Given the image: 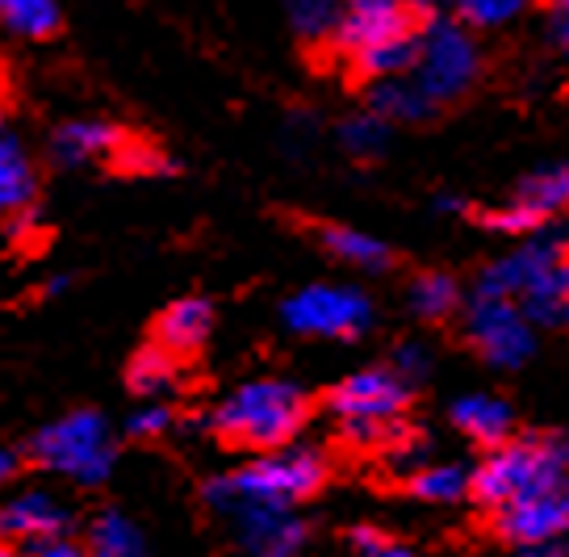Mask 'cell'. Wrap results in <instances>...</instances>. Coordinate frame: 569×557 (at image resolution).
<instances>
[{"label": "cell", "instance_id": "1", "mask_svg": "<svg viewBox=\"0 0 569 557\" xmlns=\"http://www.w3.org/2000/svg\"><path fill=\"white\" fill-rule=\"evenodd\" d=\"M415 9L407 0H339L327 38L369 80L402 76L415 59Z\"/></svg>", "mask_w": 569, "mask_h": 557}, {"label": "cell", "instance_id": "2", "mask_svg": "<svg viewBox=\"0 0 569 557\" xmlns=\"http://www.w3.org/2000/svg\"><path fill=\"white\" fill-rule=\"evenodd\" d=\"M481 294H502L532 319V327H561L569 310V265L561 235L528 239L481 272Z\"/></svg>", "mask_w": 569, "mask_h": 557}, {"label": "cell", "instance_id": "3", "mask_svg": "<svg viewBox=\"0 0 569 557\" xmlns=\"http://www.w3.org/2000/svg\"><path fill=\"white\" fill-rule=\"evenodd\" d=\"M306 395L289 381H248L218 402L210 428L239 449H281L306 428Z\"/></svg>", "mask_w": 569, "mask_h": 557}, {"label": "cell", "instance_id": "4", "mask_svg": "<svg viewBox=\"0 0 569 557\" xmlns=\"http://www.w3.org/2000/svg\"><path fill=\"white\" fill-rule=\"evenodd\" d=\"M569 449L561 431L549 436H523V440H502L490 449V457L469 474V490L486 507H502L519 495H540V490H566Z\"/></svg>", "mask_w": 569, "mask_h": 557}, {"label": "cell", "instance_id": "5", "mask_svg": "<svg viewBox=\"0 0 569 557\" xmlns=\"http://www.w3.org/2000/svg\"><path fill=\"white\" fill-rule=\"evenodd\" d=\"M327 478V461L315 449H268L239 474L213 478L206 486V504L218 507L227 499H256V504L293 507L310 499Z\"/></svg>", "mask_w": 569, "mask_h": 557}, {"label": "cell", "instance_id": "6", "mask_svg": "<svg viewBox=\"0 0 569 557\" xmlns=\"http://www.w3.org/2000/svg\"><path fill=\"white\" fill-rule=\"evenodd\" d=\"M410 80L419 84L431 106H452L478 84L481 51L478 38L465 30L461 21H427L415 30V59H410Z\"/></svg>", "mask_w": 569, "mask_h": 557}, {"label": "cell", "instance_id": "7", "mask_svg": "<svg viewBox=\"0 0 569 557\" xmlns=\"http://www.w3.org/2000/svg\"><path fill=\"white\" fill-rule=\"evenodd\" d=\"M34 461L51 474H63L71 483L97 486L109 478L113 469V440H109V424L97 411H71L54 419L34 436Z\"/></svg>", "mask_w": 569, "mask_h": 557}, {"label": "cell", "instance_id": "8", "mask_svg": "<svg viewBox=\"0 0 569 557\" xmlns=\"http://www.w3.org/2000/svg\"><path fill=\"white\" fill-rule=\"evenodd\" d=\"M407 402L410 381H402L393 369H360L327 395V411L343 424V436L352 445H377L393 436V419Z\"/></svg>", "mask_w": 569, "mask_h": 557}, {"label": "cell", "instance_id": "9", "mask_svg": "<svg viewBox=\"0 0 569 557\" xmlns=\"http://www.w3.org/2000/svg\"><path fill=\"white\" fill-rule=\"evenodd\" d=\"M281 319L298 336L356 340L373 324V302L352 286H306L281 306Z\"/></svg>", "mask_w": 569, "mask_h": 557}, {"label": "cell", "instance_id": "10", "mask_svg": "<svg viewBox=\"0 0 569 557\" xmlns=\"http://www.w3.org/2000/svg\"><path fill=\"white\" fill-rule=\"evenodd\" d=\"M465 331L481 357L498 369H516L536 352V327L511 298L473 289V302L465 315Z\"/></svg>", "mask_w": 569, "mask_h": 557}, {"label": "cell", "instance_id": "11", "mask_svg": "<svg viewBox=\"0 0 569 557\" xmlns=\"http://www.w3.org/2000/svg\"><path fill=\"white\" fill-rule=\"evenodd\" d=\"M213 511H222L234 524V537L248 557H298L306 540V524L293 516V507L256 504V499H227Z\"/></svg>", "mask_w": 569, "mask_h": 557}, {"label": "cell", "instance_id": "12", "mask_svg": "<svg viewBox=\"0 0 569 557\" xmlns=\"http://www.w3.org/2000/svg\"><path fill=\"white\" fill-rule=\"evenodd\" d=\"M498 533L511 545H545L561 540L569 524V495L566 490H540V495H519L511 504L495 507Z\"/></svg>", "mask_w": 569, "mask_h": 557}, {"label": "cell", "instance_id": "13", "mask_svg": "<svg viewBox=\"0 0 569 557\" xmlns=\"http://www.w3.org/2000/svg\"><path fill=\"white\" fill-rule=\"evenodd\" d=\"M63 528H68V511L47 490H26L0 507V537L9 545H42L51 537H63Z\"/></svg>", "mask_w": 569, "mask_h": 557}, {"label": "cell", "instance_id": "14", "mask_svg": "<svg viewBox=\"0 0 569 557\" xmlns=\"http://www.w3.org/2000/svg\"><path fill=\"white\" fill-rule=\"evenodd\" d=\"M213 331V306L206 298H180L160 315L156 324V344L168 348L172 357H189L197 348H206Z\"/></svg>", "mask_w": 569, "mask_h": 557}, {"label": "cell", "instance_id": "15", "mask_svg": "<svg viewBox=\"0 0 569 557\" xmlns=\"http://www.w3.org/2000/svg\"><path fill=\"white\" fill-rule=\"evenodd\" d=\"M452 424L469 436V440H478L486 449H495L502 440H511V428H516V415L511 407L495 395H465L452 402Z\"/></svg>", "mask_w": 569, "mask_h": 557}, {"label": "cell", "instance_id": "16", "mask_svg": "<svg viewBox=\"0 0 569 557\" xmlns=\"http://www.w3.org/2000/svg\"><path fill=\"white\" fill-rule=\"evenodd\" d=\"M122 143H126V135L118 127H109L101 118H76V122L59 127V135H54V156L63 163L113 160Z\"/></svg>", "mask_w": 569, "mask_h": 557}, {"label": "cell", "instance_id": "17", "mask_svg": "<svg viewBox=\"0 0 569 557\" xmlns=\"http://www.w3.org/2000/svg\"><path fill=\"white\" fill-rule=\"evenodd\" d=\"M369 106H373V113H381L386 122H423V118L436 113V106L419 92V84H415L407 72L373 80V97H369Z\"/></svg>", "mask_w": 569, "mask_h": 557}, {"label": "cell", "instance_id": "18", "mask_svg": "<svg viewBox=\"0 0 569 557\" xmlns=\"http://www.w3.org/2000/svg\"><path fill=\"white\" fill-rule=\"evenodd\" d=\"M34 198V172L21 143L0 127V218L26 210V201Z\"/></svg>", "mask_w": 569, "mask_h": 557}, {"label": "cell", "instance_id": "19", "mask_svg": "<svg viewBox=\"0 0 569 557\" xmlns=\"http://www.w3.org/2000/svg\"><path fill=\"white\" fill-rule=\"evenodd\" d=\"M566 198H569V177L561 163H552V168H540V172H532V177L523 180L516 189V206L519 210H528V215L545 227L549 218H557L561 210H566Z\"/></svg>", "mask_w": 569, "mask_h": 557}, {"label": "cell", "instance_id": "20", "mask_svg": "<svg viewBox=\"0 0 569 557\" xmlns=\"http://www.w3.org/2000/svg\"><path fill=\"white\" fill-rule=\"evenodd\" d=\"M322 248L343 260V265H352V269H365V272H381L390 265V248L369 231H356V227H322L319 231Z\"/></svg>", "mask_w": 569, "mask_h": 557}, {"label": "cell", "instance_id": "21", "mask_svg": "<svg viewBox=\"0 0 569 557\" xmlns=\"http://www.w3.org/2000/svg\"><path fill=\"white\" fill-rule=\"evenodd\" d=\"M89 557H142L139 524L122 516V511L97 516L89 533Z\"/></svg>", "mask_w": 569, "mask_h": 557}, {"label": "cell", "instance_id": "22", "mask_svg": "<svg viewBox=\"0 0 569 557\" xmlns=\"http://www.w3.org/2000/svg\"><path fill=\"white\" fill-rule=\"evenodd\" d=\"M461 306V286L448 277V272H419L415 286H410V310L427 319V324H440L452 310Z\"/></svg>", "mask_w": 569, "mask_h": 557}, {"label": "cell", "instance_id": "23", "mask_svg": "<svg viewBox=\"0 0 569 557\" xmlns=\"http://www.w3.org/2000/svg\"><path fill=\"white\" fill-rule=\"evenodd\" d=\"M0 26L21 38H51L59 30V0H0Z\"/></svg>", "mask_w": 569, "mask_h": 557}, {"label": "cell", "instance_id": "24", "mask_svg": "<svg viewBox=\"0 0 569 557\" xmlns=\"http://www.w3.org/2000/svg\"><path fill=\"white\" fill-rule=\"evenodd\" d=\"M130 390L142 398L151 395H163L172 381H177V357L168 352V348H160V344H151V348H139L134 352V360H130Z\"/></svg>", "mask_w": 569, "mask_h": 557}, {"label": "cell", "instance_id": "25", "mask_svg": "<svg viewBox=\"0 0 569 557\" xmlns=\"http://www.w3.org/2000/svg\"><path fill=\"white\" fill-rule=\"evenodd\" d=\"M452 9L465 30H507L532 9V0H452Z\"/></svg>", "mask_w": 569, "mask_h": 557}, {"label": "cell", "instance_id": "26", "mask_svg": "<svg viewBox=\"0 0 569 557\" xmlns=\"http://www.w3.org/2000/svg\"><path fill=\"white\" fill-rule=\"evenodd\" d=\"M410 490L427 504H457L469 495V469L465 466H423L415 469Z\"/></svg>", "mask_w": 569, "mask_h": 557}, {"label": "cell", "instance_id": "27", "mask_svg": "<svg viewBox=\"0 0 569 557\" xmlns=\"http://www.w3.org/2000/svg\"><path fill=\"white\" fill-rule=\"evenodd\" d=\"M339 139H343V147L352 151V156H360V160H373V156H381L386 151V139H390V122L381 118V113H356V118H348L343 122V130H339Z\"/></svg>", "mask_w": 569, "mask_h": 557}, {"label": "cell", "instance_id": "28", "mask_svg": "<svg viewBox=\"0 0 569 557\" xmlns=\"http://www.w3.org/2000/svg\"><path fill=\"white\" fill-rule=\"evenodd\" d=\"M284 13L302 38H327L339 13V0H284Z\"/></svg>", "mask_w": 569, "mask_h": 557}, {"label": "cell", "instance_id": "29", "mask_svg": "<svg viewBox=\"0 0 569 557\" xmlns=\"http://www.w3.org/2000/svg\"><path fill=\"white\" fill-rule=\"evenodd\" d=\"M352 554L356 557H427L423 549H415V545H402V540L386 537V533H377V528H352Z\"/></svg>", "mask_w": 569, "mask_h": 557}, {"label": "cell", "instance_id": "30", "mask_svg": "<svg viewBox=\"0 0 569 557\" xmlns=\"http://www.w3.org/2000/svg\"><path fill=\"white\" fill-rule=\"evenodd\" d=\"M486 227H490V231H498V235H536V231H545V227H540L528 210H519L516 201H507V206L490 210V215H486Z\"/></svg>", "mask_w": 569, "mask_h": 557}, {"label": "cell", "instance_id": "31", "mask_svg": "<svg viewBox=\"0 0 569 557\" xmlns=\"http://www.w3.org/2000/svg\"><path fill=\"white\" fill-rule=\"evenodd\" d=\"M168 428H172V411L168 407H139V411L126 419V431L134 440H160Z\"/></svg>", "mask_w": 569, "mask_h": 557}, {"label": "cell", "instance_id": "32", "mask_svg": "<svg viewBox=\"0 0 569 557\" xmlns=\"http://www.w3.org/2000/svg\"><path fill=\"white\" fill-rule=\"evenodd\" d=\"M393 374L402 381H419L431 374V357H427V348H419V344H402L398 348V357H393Z\"/></svg>", "mask_w": 569, "mask_h": 557}, {"label": "cell", "instance_id": "33", "mask_svg": "<svg viewBox=\"0 0 569 557\" xmlns=\"http://www.w3.org/2000/svg\"><path fill=\"white\" fill-rule=\"evenodd\" d=\"M30 557H89V549H80V545H71V540H63V537H51V540H42V545H34Z\"/></svg>", "mask_w": 569, "mask_h": 557}, {"label": "cell", "instance_id": "34", "mask_svg": "<svg viewBox=\"0 0 569 557\" xmlns=\"http://www.w3.org/2000/svg\"><path fill=\"white\" fill-rule=\"evenodd\" d=\"M511 557H566V545H561V540H545V545H519Z\"/></svg>", "mask_w": 569, "mask_h": 557}, {"label": "cell", "instance_id": "35", "mask_svg": "<svg viewBox=\"0 0 569 557\" xmlns=\"http://www.w3.org/2000/svg\"><path fill=\"white\" fill-rule=\"evenodd\" d=\"M13 469H18V457H13V452L0 449V486H4L9 478H13Z\"/></svg>", "mask_w": 569, "mask_h": 557}, {"label": "cell", "instance_id": "36", "mask_svg": "<svg viewBox=\"0 0 569 557\" xmlns=\"http://www.w3.org/2000/svg\"><path fill=\"white\" fill-rule=\"evenodd\" d=\"M0 557H18V549H13V545H9L4 537H0Z\"/></svg>", "mask_w": 569, "mask_h": 557}, {"label": "cell", "instance_id": "37", "mask_svg": "<svg viewBox=\"0 0 569 557\" xmlns=\"http://www.w3.org/2000/svg\"><path fill=\"white\" fill-rule=\"evenodd\" d=\"M410 9H415V13H419V9H431V4H436V0H407Z\"/></svg>", "mask_w": 569, "mask_h": 557}, {"label": "cell", "instance_id": "38", "mask_svg": "<svg viewBox=\"0 0 569 557\" xmlns=\"http://www.w3.org/2000/svg\"><path fill=\"white\" fill-rule=\"evenodd\" d=\"M549 9H569V0H549Z\"/></svg>", "mask_w": 569, "mask_h": 557}]
</instances>
